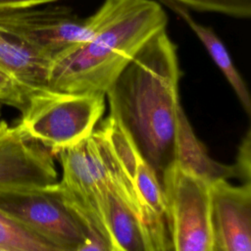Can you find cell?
<instances>
[{
	"instance_id": "ba28073f",
	"label": "cell",
	"mask_w": 251,
	"mask_h": 251,
	"mask_svg": "<svg viewBox=\"0 0 251 251\" xmlns=\"http://www.w3.org/2000/svg\"><path fill=\"white\" fill-rule=\"evenodd\" d=\"M56 155L63 170L60 185L90 226L111 242L105 224L108 178L92 134Z\"/></svg>"
},
{
	"instance_id": "ac0fdd59",
	"label": "cell",
	"mask_w": 251,
	"mask_h": 251,
	"mask_svg": "<svg viewBox=\"0 0 251 251\" xmlns=\"http://www.w3.org/2000/svg\"><path fill=\"white\" fill-rule=\"evenodd\" d=\"M235 169L236 177L241 179L243 183L251 182V131L250 129L246 132L243 137L236 161L233 164Z\"/></svg>"
},
{
	"instance_id": "52a82bcc",
	"label": "cell",
	"mask_w": 251,
	"mask_h": 251,
	"mask_svg": "<svg viewBox=\"0 0 251 251\" xmlns=\"http://www.w3.org/2000/svg\"><path fill=\"white\" fill-rule=\"evenodd\" d=\"M95 24V13L82 19L62 6L0 11V25L20 36L51 63L84 41Z\"/></svg>"
},
{
	"instance_id": "7c38bea8",
	"label": "cell",
	"mask_w": 251,
	"mask_h": 251,
	"mask_svg": "<svg viewBox=\"0 0 251 251\" xmlns=\"http://www.w3.org/2000/svg\"><path fill=\"white\" fill-rule=\"evenodd\" d=\"M175 164L209 185L236 177L233 165H225L210 157L198 139L182 107L177 114Z\"/></svg>"
},
{
	"instance_id": "277c9868",
	"label": "cell",
	"mask_w": 251,
	"mask_h": 251,
	"mask_svg": "<svg viewBox=\"0 0 251 251\" xmlns=\"http://www.w3.org/2000/svg\"><path fill=\"white\" fill-rule=\"evenodd\" d=\"M104 94L45 90L32 96L17 125L53 155L89 137L105 111Z\"/></svg>"
},
{
	"instance_id": "d6986e66",
	"label": "cell",
	"mask_w": 251,
	"mask_h": 251,
	"mask_svg": "<svg viewBox=\"0 0 251 251\" xmlns=\"http://www.w3.org/2000/svg\"><path fill=\"white\" fill-rule=\"evenodd\" d=\"M76 251H118L114 245L97 230L91 228L86 241Z\"/></svg>"
},
{
	"instance_id": "2e32d148",
	"label": "cell",
	"mask_w": 251,
	"mask_h": 251,
	"mask_svg": "<svg viewBox=\"0 0 251 251\" xmlns=\"http://www.w3.org/2000/svg\"><path fill=\"white\" fill-rule=\"evenodd\" d=\"M187 9L213 12L226 16L247 19L251 16V0H172Z\"/></svg>"
},
{
	"instance_id": "6da1fadb",
	"label": "cell",
	"mask_w": 251,
	"mask_h": 251,
	"mask_svg": "<svg viewBox=\"0 0 251 251\" xmlns=\"http://www.w3.org/2000/svg\"><path fill=\"white\" fill-rule=\"evenodd\" d=\"M179 78L176 46L164 29L142 47L105 94L109 116L124 127L160 180L175 164Z\"/></svg>"
},
{
	"instance_id": "7402d4cb",
	"label": "cell",
	"mask_w": 251,
	"mask_h": 251,
	"mask_svg": "<svg viewBox=\"0 0 251 251\" xmlns=\"http://www.w3.org/2000/svg\"><path fill=\"white\" fill-rule=\"evenodd\" d=\"M7 125H8V124H7L5 121H1V120H0V130H1L3 127H5Z\"/></svg>"
},
{
	"instance_id": "603a6c76",
	"label": "cell",
	"mask_w": 251,
	"mask_h": 251,
	"mask_svg": "<svg viewBox=\"0 0 251 251\" xmlns=\"http://www.w3.org/2000/svg\"><path fill=\"white\" fill-rule=\"evenodd\" d=\"M0 251H7V250H5V249H3V248L0 247Z\"/></svg>"
},
{
	"instance_id": "9c48e42d",
	"label": "cell",
	"mask_w": 251,
	"mask_h": 251,
	"mask_svg": "<svg viewBox=\"0 0 251 251\" xmlns=\"http://www.w3.org/2000/svg\"><path fill=\"white\" fill-rule=\"evenodd\" d=\"M53 154L18 126L0 130V192L41 187L58 181Z\"/></svg>"
},
{
	"instance_id": "4fadbf2b",
	"label": "cell",
	"mask_w": 251,
	"mask_h": 251,
	"mask_svg": "<svg viewBox=\"0 0 251 251\" xmlns=\"http://www.w3.org/2000/svg\"><path fill=\"white\" fill-rule=\"evenodd\" d=\"M105 224L110 240L118 251H155L142 220L118 196L109 182Z\"/></svg>"
},
{
	"instance_id": "8992f818",
	"label": "cell",
	"mask_w": 251,
	"mask_h": 251,
	"mask_svg": "<svg viewBox=\"0 0 251 251\" xmlns=\"http://www.w3.org/2000/svg\"><path fill=\"white\" fill-rule=\"evenodd\" d=\"M166 217L175 251H212L210 185L177 165L163 175Z\"/></svg>"
},
{
	"instance_id": "7a4b0ae2",
	"label": "cell",
	"mask_w": 251,
	"mask_h": 251,
	"mask_svg": "<svg viewBox=\"0 0 251 251\" xmlns=\"http://www.w3.org/2000/svg\"><path fill=\"white\" fill-rule=\"evenodd\" d=\"M95 14L90 35L51 63L49 90L105 95L142 47L168 24L165 10L152 0H105Z\"/></svg>"
},
{
	"instance_id": "44dd1931",
	"label": "cell",
	"mask_w": 251,
	"mask_h": 251,
	"mask_svg": "<svg viewBox=\"0 0 251 251\" xmlns=\"http://www.w3.org/2000/svg\"><path fill=\"white\" fill-rule=\"evenodd\" d=\"M161 251H175V250H174V247H173V244H172V241H170V242L168 243V245H167L164 249H162Z\"/></svg>"
},
{
	"instance_id": "30bf717a",
	"label": "cell",
	"mask_w": 251,
	"mask_h": 251,
	"mask_svg": "<svg viewBox=\"0 0 251 251\" xmlns=\"http://www.w3.org/2000/svg\"><path fill=\"white\" fill-rule=\"evenodd\" d=\"M213 251H251V182L210 185Z\"/></svg>"
},
{
	"instance_id": "3957f363",
	"label": "cell",
	"mask_w": 251,
	"mask_h": 251,
	"mask_svg": "<svg viewBox=\"0 0 251 251\" xmlns=\"http://www.w3.org/2000/svg\"><path fill=\"white\" fill-rule=\"evenodd\" d=\"M92 136L104 166L109 185L142 220L155 251L171 241L166 201L161 180L138 152L124 127L108 116Z\"/></svg>"
},
{
	"instance_id": "ffe728a7",
	"label": "cell",
	"mask_w": 251,
	"mask_h": 251,
	"mask_svg": "<svg viewBox=\"0 0 251 251\" xmlns=\"http://www.w3.org/2000/svg\"><path fill=\"white\" fill-rule=\"evenodd\" d=\"M60 0H0V11L46 5Z\"/></svg>"
},
{
	"instance_id": "9a60e30c",
	"label": "cell",
	"mask_w": 251,
	"mask_h": 251,
	"mask_svg": "<svg viewBox=\"0 0 251 251\" xmlns=\"http://www.w3.org/2000/svg\"><path fill=\"white\" fill-rule=\"evenodd\" d=\"M0 247L7 251H65L1 210Z\"/></svg>"
},
{
	"instance_id": "5b68a950",
	"label": "cell",
	"mask_w": 251,
	"mask_h": 251,
	"mask_svg": "<svg viewBox=\"0 0 251 251\" xmlns=\"http://www.w3.org/2000/svg\"><path fill=\"white\" fill-rule=\"evenodd\" d=\"M0 210L65 251H76L92 228L59 181L0 192Z\"/></svg>"
},
{
	"instance_id": "e0dca14e",
	"label": "cell",
	"mask_w": 251,
	"mask_h": 251,
	"mask_svg": "<svg viewBox=\"0 0 251 251\" xmlns=\"http://www.w3.org/2000/svg\"><path fill=\"white\" fill-rule=\"evenodd\" d=\"M29 99L28 94L18 83L0 72V116L5 105L14 107L22 113Z\"/></svg>"
},
{
	"instance_id": "5bb4252c",
	"label": "cell",
	"mask_w": 251,
	"mask_h": 251,
	"mask_svg": "<svg viewBox=\"0 0 251 251\" xmlns=\"http://www.w3.org/2000/svg\"><path fill=\"white\" fill-rule=\"evenodd\" d=\"M162 2L171 8L178 17H180L197 35L216 66L223 73L226 79L233 89L244 111L247 113V115H250L251 99L246 83L234 66L231 57L223 41L218 37L211 27L203 25L195 21L190 15L188 9L183 5L172 0H162Z\"/></svg>"
},
{
	"instance_id": "8fae6325",
	"label": "cell",
	"mask_w": 251,
	"mask_h": 251,
	"mask_svg": "<svg viewBox=\"0 0 251 251\" xmlns=\"http://www.w3.org/2000/svg\"><path fill=\"white\" fill-rule=\"evenodd\" d=\"M51 61L17 34L0 25V72L31 98L48 90Z\"/></svg>"
},
{
	"instance_id": "cb8c5ba5",
	"label": "cell",
	"mask_w": 251,
	"mask_h": 251,
	"mask_svg": "<svg viewBox=\"0 0 251 251\" xmlns=\"http://www.w3.org/2000/svg\"><path fill=\"white\" fill-rule=\"evenodd\" d=\"M212 248H213V247H212ZM212 251H213V249H212Z\"/></svg>"
}]
</instances>
